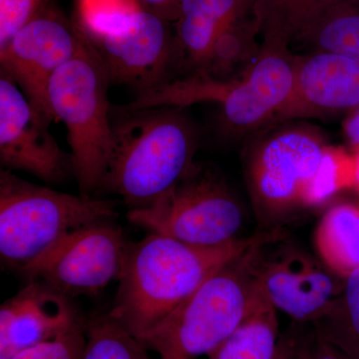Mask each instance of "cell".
<instances>
[{
	"instance_id": "6da1fadb",
	"label": "cell",
	"mask_w": 359,
	"mask_h": 359,
	"mask_svg": "<svg viewBox=\"0 0 359 359\" xmlns=\"http://www.w3.org/2000/svg\"><path fill=\"white\" fill-rule=\"evenodd\" d=\"M262 237L200 247L150 233L129 243L109 313L139 339Z\"/></svg>"
},
{
	"instance_id": "7a4b0ae2",
	"label": "cell",
	"mask_w": 359,
	"mask_h": 359,
	"mask_svg": "<svg viewBox=\"0 0 359 359\" xmlns=\"http://www.w3.org/2000/svg\"><path fill=\"white\" fill-rule=\"evenodd\" d=\"M290 45L263 39L256 58L237 74L226 78L190 73L138 92L121 107L132 111L156 107L186 108L212 103L218 107L219 125L233 138L259 133L273 126L294 86V55Z\"/></svg>"
},
{
	"instance_id": "3957f363",
	"label": "cell",
	"mask_w": 359,
	"mask_h": 359,
	"mask_svg": "<svg viewBox=\"0 0 359 359\" xmlns=\"http://www.w3.org/2000/svg\"><path fill=\"white\" fill-rule=\"evenodd\" d=\"M102 188L129 210L148 207L195 167L199 136L183 108L119 111Z\"/></svg>"
},
{
	"instance_id": "277c9868",
	"label": "cell",
	"mask_w": 359,
	"mask_h": 359,
	"mask_svg": "<svg viewBox=\"0 0 359 359\" xmlns=\"http://www.w3.org/2000/svg\"><path fill=\"white\" fill-rule=\"evenodd\" d=\"M259 242L210 276L139 340L160 359H197L216 351L244 320L257 290L252 261Z\"/></svg>"
},
{
	"instance_id": "5b68a950",
	"label": "cell",
	"mask_w": 359,
	"mask_h": 359,
	"mask_svg": "<svg viewBox=\"0 0 359 359\" xmlns=\"http://www.w3.org/2000/svg\"><path fill=\"white\" fill-rule=\"evenodd\" d=\"M117 215L111 201L58 192L0 171V257L18 271L73 231Z\"/></svg>"
},
{
	"instance_id": "8992f818",
	"label": "cell",
	"mask_w": 359,
	"mask_h": 359,
	"mask_svg": "<svg viewBox=\"0 0 359 359\" xmlns=\"http://www.w3.org/2000/svg\"><path fill=\"white\" fill-rule=\"evenodd\" d=\"M77 25L110 83L140 92L171 79L172 67L179 62L173 23L140 4H83Z\"/></svg>"
},
{
	"instance_id": "52a82bcc",
	"label": "cell",
	"mask_w": 359,
	"mask_h": 359,
	"mask_svg": "<svg viewBox=\"0 0 359 359\" xmlns=\"http://www.w3.org/2000/svg\"><path fill=\"white\" fill-rule=\"evenodd\" d=\"M86 41V40H85ZM109 77L87 42L51 77L47 89L54 119L65 125L79 194L101 191L112 151Z\"/></svg>"
},
{
	"instance_id": "ba28073f",
	"label": "cell",
	"mask_w": 359,
	"mask_h": 359,
	"mask_svg": "<svg viewBox=\"0 0 359 359\" xmlns=\"http://www.w3.org/2000/svg\"><path fill=\"white\" fill-rule=\"evenodd\" d=\"M127 219L150 233L186 244L216 247L237 240L244 212L221 177L195 165L153 204L129 210Z\"/></svg>"
},
{
	"instance_id": "9c48e42d",
	"label": "cell",
	"mask_w": 359,
	"mask_h": 359,
	"mask_svg": "<svg viewBox=\"0 0 359 359\" xmlns=\"http://www.w3.org/2000/svg\"><path fill=\"white\" fill-rule=\"evenodd\" d=\"M328 145L323 132L306 123H278L255 134L245 178L259 214L280 216L302 207Z\"/></svg>"
},
{
	"instance_id": "30bf717a",
	"label": "cell",
	"mask_w": 359,
	"mask_h": 359,
	"mask_svg": "<svg viewBox=\"0 0 359 359\" xmlns=\"http://www.w3.org/2000/svg\"><path fill=\"white\" fill-rule=\"evenodd\" d=\"M129 242L114 219L73 231L20 271L67 297L100 292L121 273Z\"/></svg>"
},
{
	"instance_id": "8fae6325",
	"label": "cell",
	"mask_w": 359,
	"mask_h": 359,
	"mask_svg": "<svg viewBox=\"0 0 359 359\" xmlns=\"http://www.w3.org/2000/svg\"><path fill=\"white\" fill-rule=\"evenodd\" d=\"M271 238L266 236L252 255L257 285L276 311L294 323L313 325L341 294L346 278L297 248L283 247L268 255L264 243Z\"/></svg>"
},
{
	"instance_id": "7c38bea8",
	"label": "cell",
	"mask_w": 359,
	"mask_h": 359,
	"mask_svg": "<svg viewBox=\"0 0 359 359\" xmlns=\"http://www.w3.org/2000/svg\"><path fill=\"white\" fill-rule=\"evenodd\" d=\"M85 42L78 25L48 6L0 48V71L16 82L35 107L54 120L47 99L49 82Z\"/></svg>"
},
{
	"instance_id": "4fadbf2b",
	"label": "cell",
	"mask_w": 359,
	"mask_h": 359,
	"mask_svg": "<svg viewBox=\"0 0 359 359\" xmlns=\"http://www.w3.org/2000/svg\"><path fill=\"white\" fill-rule=\"evenodd\" d=\"M52 118L33 105L16 82L0 72V164L48 183L74 176L72 157L49 131Z\"/></svg>"
},
{
	"instance_id": "5bb4252c",
	"label": "cell",
	"mask_w": 359,
	"mask_h": 359,
	"mask_svg": "<svg viewBox=\"0 0 359 359\" xmlns=\"http://www.w3.org/2000/svg\"><path fill=\"white\" fill-rule=\"evenodd\" d=\"M358 105L359 61L332 52L309 51L294 55L292 94L275 124L346 116Z\"/></svg>"
},
{
	"instance_id": "9a60e30c",
	"label": "cell",
	"mask_w": 359,
	"mask_h": 359,
	"mask_svg": "<svg viewBox=\"0 0 359 359\" xmlns=\"http://www.w3.org/2000/svg\"><path fill=\"white\" fill-rule=\"evenodd\" d=\"M81 320L71 297L28 280L0 308V359L54 339Z\"/></svg>"
},
{
	"instance_id": "2e32d148",
	"label": "cell",
	"mask_w": 359,
	"mask_h": 359,
	"mask_svg": "<svg viewBox=\"0 0 359 359\" xmlns=\"http://www.w3.org/2000/svg\"><path fill=\"white\" fill-rule=\"evenodd\" d=\"M256 0H180L173 23L179 61L190 73L205 72L219 35L252 13Z\"/></svg>"
},
{
	"instance_id": "e0dca14e",
	"label": "cell",
	"mask_w": 359,
	"mask_h": 359,
	"mask_svg": "<svg viewBox=\"0 0 359 359\" xmlns=\"http://www.w3.org/2000/svg\"><path fill=\"white\" fill-rule=\"evenodd\" d=\"M320 261L342 278L359 269V203H335L323 215L314 233Z\"/></svg>"
},
{
	"instance_id": "ac0fdd59",
	"label": "cell",
	"mask_w": 359,
	"mask_h": 359,
	"mask_svg": "<svg viewBox=\"0 0 359 359\" xmlns=\"http://www.w3.org/2000/svg\"><path fill=\"white\" fill-rule=\"evenodd\" d=\"M278 339L276 309L257 285L244 320L209 358L273 359Z\"/></svg>"
},
{
	"instance_id": "d6986e66",
	"label": "cell",
	"mask_w": 359,
	"mask_h": 359,
	"mask_svg": "<svg viewBox=\"0 0 359 359\" xmlns=\"http://www.w3.org/2000/svg\"><path fill=\"white\" fill-rule=\"evenodd\" d=\"M292 43L359 61V0H341L328 7Z\"/></svg>"
},
{
	"instance_id": "ffe728a7",
	"label": "cell",
	"mask_w": 359,
	"mask_h": 359,
	"mask_svg": "<svg viewBox=\"0 0 359 359\" xmlns=\"http://www.w3.org/2000/svg\"><path fill=\"white\" fill-rule=\"evenodd\" d=\"M341 0H256L255 18L263 39L292 44L299 34L328 7Z\"/></svg>"
},
{
	"instance_id": "44dd1931",
	"label": "cell",
	"mask_w": 359,
	"mask_h": 359,
	"mask_svg": "<svg viewBox=\"0 0 359 359\" xmlns=\"http://www.w3.org/2000/svg\"><path fill=\"white\" fill-rule=\"evenodd\" d=\"M313 325L318 339L359 359V269L347 276L341 294Z\"/></svg>"
},
{
	"instance_id": "7402d4cb",
	"label": "cell",
	"mask_w": 359,
	"mask_h": 359,
	"mask_svg": "<svg viewBox=\"0 0 359 359\" xmlns=\"http://www.w3.org/2000/svg\"><path fill=\"white\" fill-rule=\"evenodd\" d=\"M354 171L355 157L353 151L330 144L302 196V208L320 207L342 191L353 189Z\"/></svg>"
},
{
	"instance_id": "603a6c76",
	"label": "cell",
	"mask_w": 359,
	"mask_h": 359,
	"mask_svg": "<svg viewBox=\"0 0 359 359\" xmlns=\"http://www.w3.org/2000/svg\"><path fill=\"white\" fill-rule=\"evenodd\" d=\"M83 359H149L148 349L109 313L86 325Z\"/></svg>"
},
{
	"instance_id": "cb8c5ba5",
	"label": "cell",
	"mask_w": 359,
	"mask_h": 359,
	"mask_svg": "<svg viewBox=\"0 0 359 359\" xmlns=\"http://www.w3.org/2000/svg\"><path fill=\"white\" fill-rule=\"evenodd\" d=\"M86 325L79 321L63 334L15 354L11 359H83Z\"/></svg>"
},
{
	"instance_id": "d4e9b609",
	"label": "cell",
	"mask_w": 359,
	"mask_h": 359,
	"mask_svg": "<svg viewBox=\"0 0 359 359\" xmlns=\"http://www.w3.org/2000/svg\"><path fill=\"white\" fill-rule=\"evenodd\" d=\"M51 0H0V48L18 30L50 6Z\"/></svg>"
},
{
	"instance_id": "484cf974",
	"label": "cell",
	"mask_w": 359,
	"mask_h": 359,
	"mask_svg": "<svg viewBox=\"0 0 359 359\" xmlns=\"http://www.w3.org/2000/svg\"><path fill=\"white\" fill-rule=\"evenodd\" d=\"M314 337V330L306 334L299 327L290 328L280 335L273 359H309Z\"/></svg>"
},
{
	"instance_id": "4316f807",
	"label": "cell",
	"mask_w": 359,
	"mask_h": 359,
	"mask_svg": "<svg viewBox=\"0 0 359 359\" xmlns=\"http://www.w3.org/2000/svg\"><path fill=\"white\" fill-rule=\"evenodd\" d=\"M142 6L174 23L178 18L180 0H138Z\"/></svg>"
},
{
	"instance_id": "83f0119b",
	"label": "cell",
	"mask_w": 359,
	"mask_h": 359,
	"mask_svg": "<svg viewBox=\"0 0 359 359\" xmlns=\"http://www.w3.org/2000/svg\"><path fill=\"white\" fill-rule=\"evenodd\" d=\"M342 132L349 150L359 152V105L344 117Z\"/></svg>"
},
{
	"instance_id": "f1b7e54d",
	"label": "cell",
	"mask_w": 359,
	"mask_h": 359,
	"mask_svg": "<svg viewBox=\"0 0 359 359\" xmlns=\"http://www.w3.org/2000/svg\"><path fill=\"white\" fill-rule=\"evenodd\" d=\"M316 334V332H314ZM309 359H353L330 342L314 337Z\"/></svg>"
},
{
	"instance_id": "f546056e",
	"label": "cell",
	"mask_w": 359,
	"mask_h": 359,
	"mask_svg": "<svg viewBox=\"0 0 359 359\" xmlns=\"http://www.w3.org/2000/svg\"><path fill=\"white\" fill-rule=\"evenodd\" d=\"M355 157V171H354L353 190L359 194V152L354 153Z\"/></svg>"
}]
</instances>
